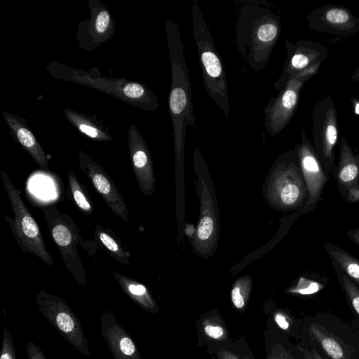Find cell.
Segmentation results:
<instances>
[{"mask_svg":"<svg viewBox=\"0 0 359 359\" xmlns=\"http://www.w3.org/2000/svg\"><path fill=\"white\" fill-rule=\"evenodd\" d=\"M297 146L299 162L308 191L305 207L315 208L323 200V191L330 177L324 170L304 129L302 130L301 143Z\"/></svg>","mask_w":359,"mask_h":359,"instance_id":"obj_16","label":"cell"},{"mask_svg":"<svg viewBox=\"0 0 359 359\" xmlns=\"http://www.w3.org/2000/svg\"><path fill=\"white\" fill-rule=\"evenodd\" d=\"M208 336L213 339H218L223 335L224 330L222 327L217 325H208L204 328Z\"/></svg>","mask_w":359,"mask_h":359,"instance_id":"obj_32","label":"cell"},{"mask_svg":"<svg viewBox=\"0 0 359 359\" xmlns=\"http://www.w3.org/2000/svg\"><path fill=\"white\" fill-rule=\"evenodd\" d=\"M298 146L275 161L266 189L269 203L281 211L298 210L306 205L308 191L297 154Z\"/></svg>","mask_w":359,"mask_h":359,"instance_id":"obj_5","label":"cell"},{"mask_svg":"<svg viewBox=\"0 0 359 359\" xmlns=\"http://www.w3.org/2000/svg\"><path fill=\"white\" fill-rule=\"evenodd\" d=\"M28 359H46V355L39 346L29 341L26 346Z\"/></svg>","mask_w":359,"mask_h":359,"instance_id":"obj_31","label":"cell"},{"mask_svg":"<svg viewBox=\"0 0 359 359\" xmlns=\"http://www.w3.org/2000/svg\"><path fill=\"white\" fill-rule=\"evenodd\" d=\"M323 248L332 262H335L346 276L359 285V259L345 249L325 242Z\"/></svg>","mask_w":359,"mask_h":359,"instance_id":"obj_23","label":"cell"},{"mask_svg":"<svg viewBox=\"0 0 359 359\" xmlns=\"http://www.w3.org/2000/svg\"><path fill=\"white\" fill-rule=\"evenodd\" d=\"M285 45L287 57L281 74L273 84L279 91L294 78L307 81L318 73L328 56L327 48L317 41L299 39L292 43L285 39Z\"/></svg>","mask_w":359,"mask_h":359,"instance_id":"obj_10","label":"cell"},{"mask_svg":"<svg viewBox=\"0 0 359 359\" xmlns=\"http://www.w3.org/2000/svg\"><path fill=\"white\" fill-rule=\"evenodd\" d=\"M309 29L341 36L359 33V18L339 5L325 4L314 8L306 18Z\"/></svg>","mask_w":359,"mask_h":359,"instance_id":"obj_15","label":"cell"},{"mask_svg":"<svg viewBox=\"0 0 359 359\" xmlns=\"http://www.w3.org/2000/svg\"><path fill=\"white\" fill-rule=\"evenodd\" d=\"M94 233L98 243L111 257L125 266L129 265L130 253L123 247L114 232L97 224Z\"/></svg>","mask_w":359,"mask_h":359,"instance_id":"obj_25","label":"cell"},{"mask_svg":"<svg viewBox=\"0 0 359 359\" xmlns=\"http://www.w3.org/2000/svg\"><path fill=\"white\" fill-rule=\"evenodd\" d=\"M320 278L316 274H311V277L301 276L299 278L297 284L290 289V292L301 295H311L321 291L325 287V280Z\"/></svg>","mask_w":359,"mask_h":359,"instance_id":"obj_28","label":"cell"},{"mask_svg":"<svg viewBox=\"0 0 359 359\" xmlns=\"http://www.w3.org/2000/svg\"><path fill=\"white\" fill-rule=\"evenodd\" d=\"M306 81L294 78L271 97L264 109L266 131L271 136L280 133L288 125L298 106L300 92Z\"/></svg>","mask_w":359,"mask_h":359,"instance_id":"obj_12","label":"cell"},{"mask_svg":"<svg viewBox=\"0 0 359 359\" xmlns=\"http://www.w3.org/2000/svg\"><path fill=\"white\" fill-rule=\"evenodd\" d=\"M78 161L79 168L110 210L128 222V210L124 198L102 166L81 149L78 151Z\"/></svg>","mask_w":359,"mask_h":359,"instance_id":"obj_14","label":"cell"},{"mask_svg":"<svg viewBox=\"0 0 359 359\" xmlns=\"http://www.w3.org/2000/svg\"><path fill=\"white\" fill-rule=\"evenodd\" d=\"M346 236L359 248V227L349 229Z\"/></svg>","mask_w":359,"mask_h":359,"instance_id":"obj_33","label":"cell"},{"mask_svg":"<svg viewBox=\"0 0 359 359\" xmlns=\"http://www.w3.org/2000/svg\"><path fill=\"white\" fill-rule=\"evenodd\" d=\"M309 332L323 350L332 359H351V353L346 345L337 337L328 332L322 325L311 324Z\"/></svg>","mask_w":359,"mask_h":359,"instance_id":"obj_22","label":"cell"},{"mask_svg":"<svg viewBox=\"0 0 359 359\" xmlns=\"http://www.w3.org/2000/svg\"><path fill=\"white\" fill-rule=\"evenodd\" d=\"M100 330L114 359H141L135 342L116 321L112 311L107 310L101 315Z\"/></svg>","mask_w":359,"mask_h":359,"instance_id":"obj_19","label":"cell"},{"mask_svg":"<svg viewBox=\"0 0 359 359\" xmlns=\"http://www.w3.org/2000/svg\"><path fill=\"white\" fill-rule=\"evenodd\" d=\"M66 119L83 135L97 142L113 140L105 126L88 114L66 107L64 110Z\"/></svg>","mask_w":359,"mask_h":359,"instance_id":"obj_21","label":"cell"},{"mask_svg":"<svg viewBox=\"0 0 359 359\" xmlns=\"http://www.w3.org/2000/svg\"><path fill=\"white\" fill-rule=\"evenodd\" d=\"M351 80L359 82V66L351 75Z\"/></svg>","mask_w":359,"mask_h":359,"instance_id":"obj_36","label":"cell"},{"mask_svg":"<svg viewBox=\"0 0 359 359\" xmlns=\"http://www.w3.org/2000/svg\"><path fill=\"white\" fill-rule=\"evenodd\" d=\"M306 359H324L316 349H312L311 351L305 352Z\"/></svg>","mask_w":359,"mask_h":359,"instance_id":"obj_35","label":"cell"},{"mask_svg":"<svg viewBox=\"0 0 359 359\" xmlns=\"http://www.w3.org/2000/svg\"><path fill=\"white\" fill-rule=\"evenodd\" d=\"M46 68L55 79L100 90L142 110L154 111L159 108L158 97L143 83L97 75L55 61L50 62Z\"/></svg>","mask_w":359,"mask_h":359,"instance_id":"obj_3","label":"cell"},{"mask_svg":"<svg viewBox=\"0 0 359 359\" xmlns=\"http://www.w3.org/2000/svg\"><path fill=\"white\" fill-rule=\"evenodd\" d=\"M191 15L205 90L228 118L229 99L226 72L197 0L192 2Z\"/></svg>","mask_w":359,"mask_h":359,"instance_id":"obj_4","label":"cell"},{"mask_svg":"<svg viewBox=\"0 0 359 359\" xmlns=\"http://www.w3.org/2000/svg\"><path fill=\"white\" fill-rule=\"evenodd\" d=\"M112 274L123 291L135 304L147 311L155 309V304L145 285L121 273L113 272Z\"/></svg>","mask_w":359,"mask_h":359,"instance_id":"obj_24","label":"cell"},{"mask_svg":"<svg viewBox=\"0 0 359 359\" xmlns=\"http://www.w3.org/2000/svg\"><path fill=\"white\" fill-rule=\"evenodd\" d=\"M332 266L348 303L359 316V287L344 274L335 262H332Z\"/></svg>","mask_w":359,"mask_h":359,"instance_id":"obj_27","label":"cell"},{"mask_svg":"<svg viewBox=\"0 0 359 359\" xmlns=\"http://www.w3.org/2000/svg\"><path fill=\"white\" fill-rule=\"evenodd\" d=\"M311 135L316 154L326 174L330 177L335 167L339 127L336 107L330 95L313 107Z\"/></svg>","mask_w":359,"mask_h":359,"instance_id":"obj_9","label":"cell"},{"mask_svg":"<svg viewBox=\"0 0 359 359\" xmlns=\"http://www.w3.org/2000/svg\"><path fill=\"white\" fill-rule=\"evenodd\" d=\"M281 32L280 18L264 1H245L236 17V43L257 72L266 65Z\"/></svg>","mask_w":359,"mask_h":359,"instance_id":"obj_1","label":"cell"},{"mask_svg":"<svg viewBox=\"0 0 359 359\" xmlns=\"http://www.w3.org/2000/svg\"><path fill=\"white\" fill-rule=\"evenodd\" d=\"M39 311L54 328L82 355L90 350L79 319L62 298L40 290L36 297Z\"/></svg>","mask_w":359,"mask_h":359,"instance_id":"obj_11","label":"cell"},{"mask_svg":"<svg viewBox=\"0 0 359 359\" xmlns=\"http://www.w3.org/2000/svg\"><path fill=\"white\" fill-rule=\"evenodd\" d=\"M129 155L133 173L142 193L153 195L156 187L153 159L147 144L137 126L131 124L128 132Z\"/></svg>","mask_w":359,"mask_h":359,"instance_id":"obj_18","label":"cell"},{"mask_svg":"<svg viewBox=\"0 0 359 359\" xmlns=\"http://www.w3.org/2000/svg\"><path fill=\"white\" fill-rule=\"evenodd\" d=\"M1 178L8 198L14 217H5L18 246L24 252L36 256L49 266L53 259L48 251L40 227L25 204L20 194L8 174L2 170Z\"/></svg>","mask_w":359,"mask_h":359,"instance_id":"obj_7","label":"cell"},{"mask_svg":"<svg viewBox=\"0 0 359 359\" xmlns=\"http://www.w3.org/2000/svg\"><path fill=\"white\" fill-rule=\"evenodd\" d=\"M195 182L199 202L200 215L193 238L195 252L207 258L214 254L219 238V215L214 187L205 161L197 147L194 150Z\"/></svg>","mask_w":359,"mask_h":359,"instance_id":"obj_6","label":"cell"},{"mask_svg":"<svg viewBox=\"0 0 359 359\" xmlns=\"http://www.w3.org/2000/svg\"><path fill=\"white\" fill-rule=\"evenodd\" d=\"M42 212L66 268L78 284L86 285V275L77 248L82 241L78 226L69 215L60 212L55 205L43 208Z\"/></svg>","mask_w":359,"mask_h":359,"instance_id":"obj_8","label":"cell"},{"mask_svg":"<svg viewBox=\"0 0 359 359\" xmlns=\"http://www.w3.org/2000/svg\"><path fill=\"white\" fill-rule=\"evenodd\" d=\"M249 279V278L243 277L238 280L237 283L231 290V300L237 309H241L244 306L245 299L243 292H245V290L243 291V288Z\"/></svg>","mask_w":359,"mask_h":359,"instance_id":"obj_30","label":"cell"},{"mask_svg":"<svg viewBox=\"0 0 359 359\" xmlns=\"http://www.w3.org/2000/svg\"><path fill=\"white\" fill-rule=\"evenodd\" d=\"M165 34L170 61L171 86L168 99L169 113L173 129L176 163L184 161L187 126L196 128L189 71L177 23L165 20Z\"/></svg>","mask_w":359,"mask_h":359,"instance_id":"obj_2","label":"cell"},{"mask_svg":"<svg viewBox=\"0 0 359 359\" xmlns=\"http://www.w3.org/2000/svg\"><path fill=\"white\" fill-rule=\"evenodd\" d=\"M67 178L72 199L76 208L83 215L92 214L94 210L93 204L86 187L73 171H67Z\"/></svg>","mask_w":359,"mask_h":359,"instance_id":"obj_26","label":"cell"},{"mask_svg":"<svg viewBox=\"0 0 359 359\" xmlns=\"http://www.w3.org/2000/svg\"><path fill=\"white\" fill-rule=\"evenodd\" d=\"M2 114L13 139L30 154L41 168L49 170L48 156L27 125L25 120L4 110L2 111Z\"/></svg>","mask_w":359,"mask_h":359,"instance_id":"obj_20","label":"cell"},{"mask_svg":"<svg viewBox=\"0 0 359 359\" xmlns=\"http://www.w3.org/2000/svg\"><path fill=\"white\" fill-rule=\"evenodd\" d=\"M339 161L332 177L341 196L349 203H359V154L354 153L344 137L339 142Z\"/></svg>","mask_w":359,"mask_h":359,"instance_id":"obj_17","label":"cell"},{"mask_svg":"<svg viewBox=\"0 0 359 359\" xmlns=\"http://www.w3.org/2000/svg\"><path fill=\"white\" fill-rule=\"evenodd\" d=\"M275 320L282 329L287 330L289 327V323L286 320L285 317L282 314H276L275 316Z\"/></svg>","mask_w":359,"mask_h":359,"instance_id":"obj_34","label":"cell"},{"mask_svg":"<svg viewBox=\"0 0 359 359\" xmlns=\"http://www.w3.org/2000/svg\"><path fill=\"white\" fill-rule=\"evenodd\" d=\"M88 19L79 22L76 32L79 46L93 50L112 38L115 22L107 7L98 0H89Z\"/></svg>","mask_w":359,"mask_h":359,"instance_id":"obj_13","label":"cell"},{"mask_svg":"<svg viewBox=\"0 0 359 359\" xmlns=\"http://www.w3.org/2000/svg\"><path fill=\"white\" fill-rule=\"evenodd\" d=\"M0 359H17L13 338L6 326L4 327Z\"/></svg>","mask_w":359,"mask_h":359,"instance_id":"obj_29","label":"cell"}]
</instances>
